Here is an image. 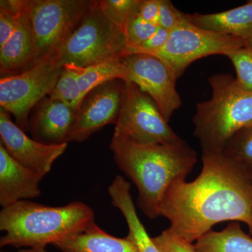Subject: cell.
<instances>
[{
	"instance_id": "603a6c76",
	"label": "cell",
	"mask_w": 252,
	"mask_h": 252,
	"mask_svg": "<svg viewBox=\"0 0 252 252\" xmlns=\"http://www.w3.org/2000/svg\"><path fill=\"white\" fill-rule=\"evenodd\" d=\"M142 0H99L97 4L111 22L120 28L125 34L126 26L135 15L138 14Z\"/></svg>"
},
{
	"instance_id": "cb8c5ba5",
	"label": "cell",
	"mask_w": 252,
	"mask_h": 252,
	"mask_svg": "<svg viewBox=\"0 0 252 252\" xmlns=\"http://www.w3.org/2000/svg\"><path fill=\"white\" fill-rule=\"evenodd\" d=\"M234 66L237 81L244 89L252 92V46H245L227 54Z\"/></svg>"
},
{
	"instance_id": "5bb4252c",
	"label": "cell",
	"mask_w": 252,
	"mask_h": 252,
	"mask_svg": "<svg viewBox=\"0 0 252 252\" xmlns=\"http://www.w3.org/2000/svg\"><path fill=\"white\" fill-rule=\"evenodd\" d=\"M77 114L75 109L49 97L41 102L29 129L42 143H67Z\"/></svg>"
},
{
	"instance_id": "83f0119b",
	"label": "cell",
	"mask_w": 252,
	"mask_h": 252,
	"mask_svg": "<svg viewBox=\"0 0 252 252\" xmlns=\"http://www.w3.org/2000/svg\"><path fill=\"white\" fill-rule=\"evenodd\" d=\"M152 239L160 252H195L193 244L174 234L169 228Z\"/></svg>"
},
{
	"instance_id": "8fae6325",
	"label": "cell",
	"mask_w": 252,
	"mask_h": 252,
	"mask_svg": "<svg viewBox=\"0 0 252 252\" xmlns=\"http://www.w3.org/2000/svg\"><path fill=\"white\" fill-rule=\"evenodd\" d=\"M124 81L106 83L91 91L81 104L68 142H84L108 124H116L120 112Z\"/></svg>"
},
{
	"instance_id": "ac0fdd59",
	"label": "cell",
	"mask_w": 252,
	"mask_h": 252,
	"mask_svg": "<svg viewBox=\"0 0 252 252\" xmlns=\"http://www.w3.org/2000/svg\"><path fill=\"white\" fill-rule=\"evenodd\" d=\"M112 205L119 209L128 226L127 238L134 242L140 252H160L151 238L136 211L130 194V184L120 175L116 176L108 188Z\"/></svg>"
},
{
	"instance_id": "277c9868",
	"label": "cell",
	"mask_w": 252,
	"mask_h": 252,
	"mask_svg": "<svg viewBox=\"0 0 252 252\" xmlns=\"http://www.w3.org/2000/svg\"><path fill=\"white\" fill-rule=\"evenodd\" d=\"M210 99L197 104L193 134L203 153H223L238 132L252 124V92L229 74L209 77Z\"/></svg>"
},
{
	"instance_id": "9c48e42d",
	"label": "cell",
	"mask_w": 252,
	"mask_h": 252,
	"mask_svg": "<svg viewBox=\"0 0 252 252\" xmlns=\"http://www.w3.org/2000/svg\"><path fill=\"white\" fill-rule=\"evenodd\" d=\"M63 70V67H58L47 59L0 79V105L13 114L16 125L23 130H29L31 109L54 90Z\"/></svg>"
},
{
	"instance_id": "6da1fadb",
	"label": "cell",
	"mask_w": 252,
	"mask_h": 252,
	"mask_svg": "<svg viewBox=\"0 0 252 252\" xmlns=\"http://www.w3.org/2000/svg\"><path fill=\"white\" fill-rule=\"evenodd\" d=\"M203 169L191 182L176 180L167 189L159 216L189 243L220 222H243L252 235V177L223 153H203Z\"/></svg>"
},
{
	"instance_id": "2e32d148",
	"label": "cell",
	"mask_w": 252,
	"mask_h": 252,
	"mask_svg": "<svg viewBox=\"0 0 252 252\" xmlns=\"http://www.w3.org/2000/svg\"><path fill=\"white\" fill-rule=\"evenodd\" d=\"M192 21L199 28L235 36L252 46V0L222 12L192 14Z\"/></svg>"
},
{
	"instance_id": "7c38bea8",
	"label": "cell",
	"mask_w": 252,
	"mask_h": 252,
	"mask_svg": "<svg viewBox=\"0 0 252 252\" xmlns=\"http://www.w3.org/2000/svg\"><path fill=\"white\" fill-rule=\"evenodd\" d=\"M1 143L8 154L21 165L45 177L55 161L65 152L67 143L45 144L28 137L11 121L9 113L0 110Z\"/></svg>"
},
{
	"instance_id": "3957f363",
	"label": "cell",
	"mask_w": 252,
	"mask_h": 252,
	"mask_svg": "<svg viewBox=\"0 0 252 252\" xmlns=\"http://www.w3.org/2000/svg\"><path fill=\"white\" fill-rule=\"evenodd\" d=\"M94 222V210L82 202L51 207L21 200L0 212V230L5 233L0 246L46 248L84 231Z\"/></svg>"
},
{
	"instance_id": "44dd1931",
	"label": "cell",
	"mask_w": 252,
	"mask_h": 252,
	"mask_svg": "<svg viewBox=\"0 0 252 252\" xmlns=\"http://www.w3.org/2000/svg\"><path fill=\"white\" fill-rule=\"evenodd\" d=\"M79 66L68 64L63 66V70L57 84L49 94L51 99L61 101L77 112L80 108L84 97L78 81Z\"/></svg>"
},
{
	"instance_id": "7a4b0ae2",
	"label": "cell",
	"mask_w": 252,
	"mask_h": 252,
	"mask_svg": "<svg viewBox=\"0 0 252 252\" xmlns=\"http://www.w3.org/2000/svg\"><path fill=\"white\" fill-rule=\"evenodd\" d=\"M109 148L117 166L137 187V206L149 219L159 217L167 189L186 179L198 158L185 140L167 144H140L113 136Z\"/></svg>"
},
{
	"instance_id": "8992f818",
	"label": "cell",
	"mask_w": 252,
	"mask_h": 252,
	"mask_svg": "<svg viewBox=\"0 0 252 252\" xmlns=\"http://www.w3.org/2000/svg\"><path fill=\"white\" fill-rule=\"evenodd\" d=\"M26 1L34 41L32 65L51 59L59 51L80 24L92 3L87 0Z\"/></svg>"
},
{
	"instance_id": "d4e9b609",
	"label": "cell",
	"mask_w": 252,
	"mask_h": 252,
	"mask_svg": "<svg viewBox=\"0 0 252 252\" xmlns=\"http://www.w3.org/2000/svg\"><path fill=\"white\" fill-rule=\"evenodd\" d=\"M21 4L22 0L0 1V46L4 44L12 35Z\"/></svg>"
},
{
	"instance_id": "9a60e30c",
	"label": "cell",
	"mask_w": 252,
	"mask_h": 252,
	"mask_svg": "<svg viewBox=\"0 0 252 252\" xmlns=\"http://www.w3.org/2000/svg\"><path fill=\"white\" fill-rule=\"evenodd\" d=\"M34 51L31 18L27 1L22 0L21 11L12 35L0 46L1 73L22 72L32 66Z\"/></svg>"
},
{
	"instance_id": "52a82bcc",
	"label": "cell",
	"mask_w": 252,
	"mask_h": 252,
	"mask_svg": "<svg viewBox=\"0 0 252 252\" xmlns=\"http://www.w3.org/2000/svg\"><path fill=\"white\" fill-rule=\"evenodd\" d=\"M114 137L140 144L172 143L180 140L152 97L131 81H124L122 107Z\"/></svg>"
},
{
	"instance_id": "f1b7e54d",
	"label": "cell",
	"mask_w": 252,
	"mask_h": 252,
	"mask_svg": "<svg viewBox=\"0 0 252 252\" xmlns=\"http://www.w3.org/2000/svg\"><path fill=\"white\" fill-rule=\"evenodd\" d=\"M170 31L158 26L156 32L147 41H144L140 45L126 49V56L132 54H142L153 56L160 51L165 45L170 36Z\"/></svg>"
},
{
	"instance_id": "7402d4cb",
	"label": "cell",
	"mask_w": 252,
	"mask_h": 252,
	"mask_svg": "<svg viewBox=\"0 0 252 252\" xmlns=\"http://www.w3.org/2000/svg\"><path fill=\"white\" fill-rule=\"evenodd\" d=\"M223 153L252 176V124L239 130Z\"/></svg>"
},
{
	"instance_id": "4fadbf2b",
	"label": "cell",
	"mask_w": 252,
	"mask_h": 252,
	"mask_svg": "<svg viewBox=\"0 0 252 252\" xmlns=\"http://www.w3.org/2000/svg\"><path fill=\"white\" fill-rule=\"evenodd\" d=\"M43 178L40 174L16 161L0 143V205L2 208L40 196L39 183Z\"/></svg>"
},
{
	"instance_id": "4316f807",
	"label": "cell",
	"mask_w": 252,
	"mask_h": 252,
	"mask_svg": "<svg viewBox=\"0 0 252 252\" xmlns=\"http://www.w3.org/2000/svg\"><path fill=\"white\" fill-rule=\"evenodd\" d=\"M192 22V14L182 12L169 0H160L158 26L171 32L182 25Z\"/></svg>"
},
{
	"instance_id": "5b68a950",
	"label": "cell",
	"mask_w": 252,
	"mask_h": 252,
	"mask_svg": "<svg viewBox=\"0 0 252 252\" xmlns=\"http://www.w3.org/2000/svg\"><path fill=\"white\" fill-rule=\"evenodd\" d=\"M125 34L104 16L97 1H92L88 12L64 45L49 59L58 67L74 64L86 67L126 56Z\"/></svg>"
},
{
	"instance_id": "1f68e13d",
	"label": "cell",
	"mask_w": 252,
	"mask_h": 252,
	"mask_svg": "<svg viewBox=\"0 0 252 252\" xmlns=\"http://www.w3.org/2000/svg\"><path fill=\"white\" fill-rule=\"evenodd\" d=\"M251 177H252V176H251Z\"/></svg>"
},
{
	"instance_id": "30bf717a",
	"label": "cell",
	"mask_w": 252,
	"mask_h": 252,
	"mask_svg": "<svg viewBox=\"0 0 252 252\" xmlns=\"http://www.w3.org/2000/svg\"><path fill=\"white\" fill-rule=\"evenodd\" d=\"M127 81L149 94L167 122L182 104L176 89V79L161 60L152 55L132 54L123 57Z\"/></svg>"
},
{
	"instance_id": "f546056e",
	"label": "cell",
	"mask_w": 252,
	"mask_h": 252,
	"mask_svg": "<svg viewBox=\"0 0 252 252\" xmlns=\"http://www.w3.org/2000/svg\"><path fill=\"white\" fill-rule=\"evenodd\" d=\"M160 0H142L138 10L140 18L158 26Z\"/></svg>"
},
{
	"instance_id": "ffe728a7",
	"label": "cell",
	"mask_w": 252,
	"mask_h": 252,
	"mask_svg": "<svg viewBox=\"0 0 252 252\" xmlns=\"http://www.w3.org/2000/svg\"><path fill=\"white\" fill-rule=\"evenodd\" d=\"M115 80L127 81L123 57L116 58L86 67H79L78 81L84 98L95 88Z\"/></svg>"
},
{
	"instance_id": "ba28073f",
	"label": "cell",
	"mask_w": 252,
	"mask_h": 252,
	"mask_svg": "<svg viewBox=\"0 0 252 252\" xmlns=\"http://www.w3.org/2000/svg\"><path fill=\"white\" fill-rule=\"evenodd\" d=\"M247 46L243 39L186 23L170 32L166 44L153 55L170 68L176 79L197 60L212 55L226 56Z\"/></svg>"
},
{
	"instance_id": "484cf974",
	"label": "cell",
	"mask_w": 252,
	"mask_h": 252,
	"mask_svg": "<svg viewBox=\"0 0 252 252\" xmlns=\"http://www.w3.org/2000/svg\"><path fill=\"white\" fill-rule=\"evenodd\" d=\"M158 28V26L144 21L138 14L135 15L129 21L126 28L127 49L142 44L153 35Z\"/></svg>"
},
{
	"instance_id": "d6986e66",
	"label": "cell",
	"mask_w": 252,
	"mask_h": 252,
	"mask_svg": "<svg viewBox=\"0 0 252 252\" xmlns=\"http://www.w3.org/2000/svg\"><path fill=\"white\" fill-rule=\"evenodd\" d=\"M193 246L195 252H252V238L233 221L221 231L210 230Z\"/></svg>"
},
{
	"instance_id": "e0dca14e",
	"label": "cell",
	"mask_w": 252,
	"mask_h": 252,
	"mask_svg": "<svg viewBox=\"0 0 252 252\" xmlns=\"http://www.w3.org/2000/svg\"><path fill=\"white\" fill-rule=\"evenodd\" d=\"M62 252H140L130 239L109 235L93 223L84 231L54 243Z\"/></svg>"
},
{
	"instance_id": "4dcf8cb0",
	"label": "cell",
	"mask_w": 252,
	"mask_h": 252,
	"mask_svg": "<svg viewBox=\"0 0 252 252\" xmlns=\"http://www.w3.org/2000/svg\"><path fill=\"white\" fill-rule=\"evenodd\" d=\"M18 252H48L44 248L20 249Z\"/></svg>"
}]
</instances>
